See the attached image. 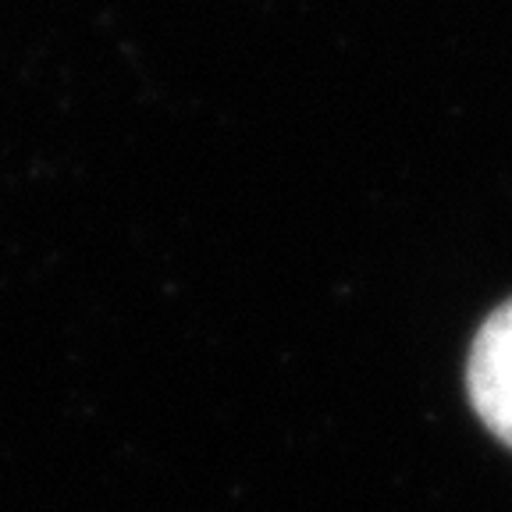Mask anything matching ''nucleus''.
I'll use <instances>...</instances> for the list:
<instances>
[{
    "instance_id": "nucleus-1",
    "label": "nucleus",
    "mask_w": 512,
    "mask_h": 512,
    "mask_svg": "<svg viewBox=\"0 0 512 512\" xmlns=\"http://www.w3.org/2000/svg\"><path fill=\"white\" fill-rule=\"evenodd\" d=\"M466 388L484 427L512 445V299L477 331L466 363Z\"/></svg>"
}]
</instances>
